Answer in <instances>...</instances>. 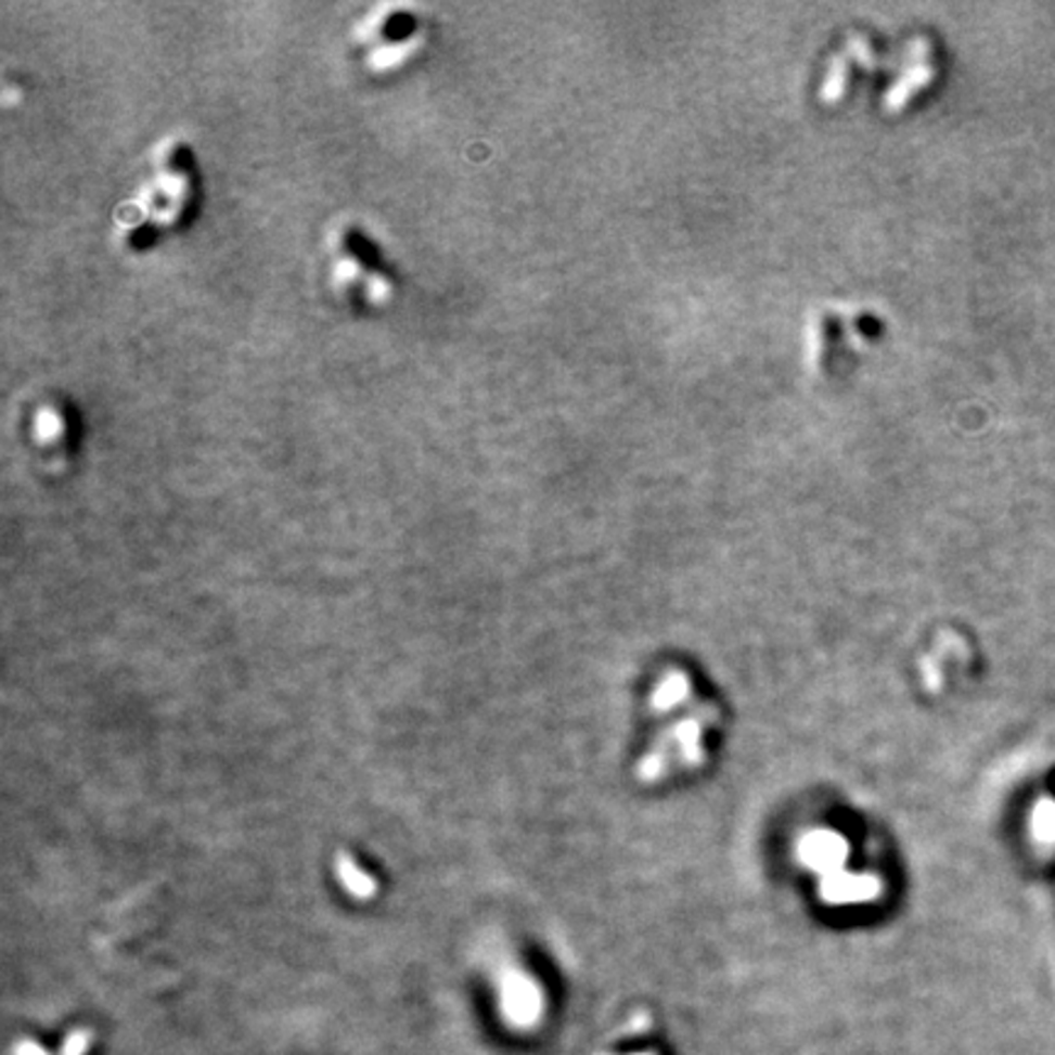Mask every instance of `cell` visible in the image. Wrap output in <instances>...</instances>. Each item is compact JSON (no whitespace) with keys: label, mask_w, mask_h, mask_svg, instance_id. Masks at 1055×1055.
<instances>
[{"label":"cell","mask_w":1055,"mask_h":1055,"mask_svg":"<svg viewBox=\"0 0 1055 1055\" xmlns=\"http://www.w3.org/2000/svg\"><path fill=\"white\" fill-rule=\"evenodd\" d=\"M331 282L337 296L350 304L382 306L389 301L391 282L376 261L372 242L355 228L335 232L331 249Z\"/></svg>","instance_id":"cell-2"},{"label":"cell","mask_w":1055,"mask_h":1055,"mask_svg":"<svg viewBox=\"0 0 1055 1055\" xmlns=\"http://www.w3.org/2000/svg\"><path fill=\"white\" fill-rule=\"evenodd\" d=\"M33 440L37 450H66V440H69V425L62 409L56 406H42L33 415Z\"/></svg>","instance_id":"cell-4"},{"label":"cell","mask_w":1055,"mask_h":1055,"mask_svg":"<svg viewBox=\"0 0 1055 1055\" xmlns=\"http://www.w3.org/2000/svg\"><path fill=\"white\" fill-rule=\"evenodd\" d=\"M193 203V177L186 154L177 144H164L152 173L142 183L138 196V228L150 226L152 232L177 228ZM134 228V230H138Z\"/></svg>","instance_id":"cell-1"},{"label":"cell","mask_w":1055,"mask_h":1055,"mask_svg":"<svg viewBox=\"0 0 1055 1055\" xmlns=\"http://www.w3.org/2000/svg\"><path fill=\"white\" fill-rule=\"evenodd\" d=\"M335 870H337V879H340V885L352 897L370 899V897L376 895V879L370 873H366V870L357 865V860L352 855H347V853L337 855Z\"/></svg>","instance_id":"cell-5"},{"label":"cell","mask_w":1055,"mask_h":1055,"mask_svg":"<svg viewBox=\"0 0 1055 1055\" xmlns=\"http://www.w3.org/2000/svg\"><path fill=\"white\" fill-rule=\"evenodd\" d=\"M370 21L372 23L366 25L364 33V44L370 47L366 60L374 69H391L406 54H413L421 30L411 13H403L399 8H394V11L386 8L382 17H370Z\"/></svg>","instance_id":"cell-3"}]
</instances>
